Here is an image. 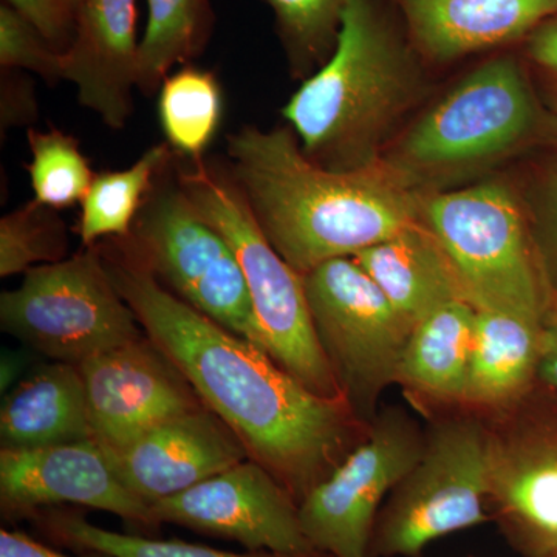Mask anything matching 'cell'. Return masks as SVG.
<instances>
[{"mask_svg":"<svg viewBox=\"0 0 557 557\" xmlns=\"http://www.w3.org/2000/svg\"><path fill=\"white\" fill-rule=\"evenodd\" d=\"M101 252L145 335L300 504L348 454L357 421L347 399L314 394L269 351L193 309L120 239Z\"/></svg>","mask_w":557,"mask_h":557,"instance_id":"6da1fadb","label":"cell"},{"mask_svg":"<svg viewBox=\"0 0 557 557\" xmlns=\"http://www.w3.org/2000/svg\"><path fill=\"white\" fill-rule=\"evenodd\" d=\"M226 150L231 177L260 230L300 276L423 223V194L383 160L359 170H329L310 160L285 127H244L230 135Z\"/></svg>","mask_w":557,"mask_h":557,"instance_id":"7a4b0ae2","label":"cell"},{"mask_svg":"<svg viewBox=\"0 0 557 557\" xmlns=\"http://www.w3.org/2000/svg\"><path fill=\"white\" fill-rule=\"evenodd\" d=\"M416 90V62L379 0H348L335 49L282 116L314 163L359 170L380 160L381 139Z\"/></svg>","mask_w":557,"mask_h":557,"instance_id":"3957f363","label":"cell"},{"mask_svg":"<svg viewBox=\"0 0 557 557\" xmlns=\"http://www.w3.org/2000/svg\"><path fill=\"white\" fill-rule=\"evenodd\" d=\"M178 186L236 255L274 361L314 394L344 397L319 346L302 276L267 239L234 178L203 160L189 161L178 170Z\"/></svg>","mask_w":557,"mask_h":557,"instance_id":"277c9868","label":"cell"},{"mask_svg":"<svg viewBox=\"0 0 557 557\" xmlns=\"http://www.w3.org/2000/svg\"><path fill=\"white\" fill-rule=\"evenodd\" d=\"M537 126L522 69L509 57L475 69L399 139L383 160L418 190L515 152Z\"/></svg>","mask_w":557,"mask_h":557,"instance_id":"5b68a950","label":"cell"},{"mask_svg":"<svg viewBox=\"0 0 557 557\" xmlns=\"http://www.w3.org/2000/svg\"><path fill=\"white\" fill-rule=\"evenodd\" d=\"M0 325L44 357L75 366L143 336L98 247L28 270L0 296Z\"/></svg>","mask_w":557,"mask_h":557,"instance_id":"8992f818","label":"cell"},{"mask_svg":"<svg viewBox=\"0 0 557 557\" xmlns=\"http://www.w3.org/2000/svg\"><path fill=\"white\" fill-rule=\"evenodd\" d=\"M421 215L475 309L541 321V289L525 222L508 186L490 182L423 194Z\"/></svg>","mask_w":557,"mask_h":557,"instance_id":"52a82bcc","label":"cell"},{"mask_svg":"<svg viewBox=\"0 0 557 557\" xmlns=\"http://www.w3.org/2000/svg\"><path fill=\"white\" fill-rule=\"evenodd\" d=\"M120 240L177 298L269 351L236 255L180 186L153 188Z\"/></svg>","mask_w":557,"mask_h":557,"instance_id":"ba28073f","label":"cell"},{"mask_svg":"<svg viewBox=\"0 0 557 557\" xmlns=\"http://www.w3.org/2000/svg\"><path fill=\"white\" fill-rule=\"evenodd\" d=\"M494 438L475 420L440 424L373 530L383 556H417L435 539L485 522Z\"/></svg>","mask_w":557,"mask_h":557,"instance_id":"9c48e42d","label":"cell"},{"mask_svg":"<svg viewBox=\"0 0 557 557\" xmlns=\"http://www.w3.org/2000/svg\"><path fill=\"white\" fill-rule=\"evenodd\" d=\"M319 346L354 413L372 416L392 381L412 329L355 258L321 263L304 274Z\"/></svg>","mask_w":557,"mask_h":557,"instance_id":"30bf717a","label":"cell"},{"mask_svg":"<svg viewBox=\"0 0 557 557\" xmlns=\"http://www.w3.org/2000/svg\"><path fill=\"white\" fill-rule=\"evenodd\" d=\"M424 442L401 410L384 412L369 438L300 502L311 547L330 557H368L381 502L416 467Z\"/></svg>","mask_w":557,"mask_h":557,"instance_id":"8fae6325","label":"cell"},{"mask_svg":"<svg viewBox=\"0 0 557 557\" xmlns=\"http://www.w3.org/2000/svg\"><path fill=\"white\" fill-rule=\"evenodd\" d=\"M153 525H174L239 542L249 552L309 555L299 504L251 458L150 505Z\"/></svg>","mask_w":557,"mask_h":557,"instance_id":"7c38bea8","label":"cell"},{"mask_svg":"<svg viewBox=\"0 0 557 557\" xmlns=\"http://www.w3.org/2000/svg\"><path fill=\"white\" fill-rule=\"evenodd\" d=\"M78 505L153 528L150 505L124 485L112 454L97 438L32 449H0L3 519H32L42 509Z\"/></svg>","mask_w":557,"mask_h":557,"instance_id":"4fadbf2b","label":"cell"},{"mask_svg":"<svg viewBox=\"0 0 557 557\" xmlns=\"http://www.w3.org/2000/svg\"><path fill=\"white\" fill-rule=\"evenodd\" d=\"M78 368L94 438L109 450L124 448L150 428L205 406L177 366L146 335Z\"/></svg>","mask_w":557,"mask_h":557,"instance_id":"5bb4252c","label":"cell"},{"mask_svg":"<svg viewBox=\"0 0 557 557\" xmlns=\"http://www.w3.org/2000/svg\"><path fill=\"white\" fill-rule=\"evenodd\" d=\"M110 454L124 485L149 505L249 458L228 424L207 406L172 417Z\"/></svg>","mask_w":557,"mask_h":557,"instance_id":"9a60e30c","label":"cell"},{"mask_svg":"<svg viewBox=\"0 0 557 557\" xmlns=\"http://www.w3.org/2000/svg\"><path fill=\"white\" fill-rule=\"evenodd\" d=\"M137 0H86L75 11V32L62 51V79L75 84L84 108L106 126H126L138 87Z\"/></svg>","mask_w":557,"mask_h":557,"instance_id":"2e32d148","label":"cell"},{"mask_svg":"<svg viewBox=\"0 0 557 557\" xmlns=\"http://www.w3.org/2000/svg\"><path fill=\"white\" fill-rule=\"evenodd\" d=\"M424 57L448 62L530 36L557 16V0H397Z\"/></svg>","mask_w":557,"mask_h":557,"instance_id":"e0dca14e","label":"cell"},{"mask_svg":"<svg viewBox=\"0 0 557 557\" xmlns=\"http://www.w3.org/2000/svg\"><path fill=\"white\" fill-rule=\"evenodd\" d=\"M490 496L523 552L557 557V440H494Z\"/></svg>","mask_w":557,"mask_h":557,"instance_id":"ac0fdd59","label":"cell"},{"mask_svg":"<svg viewBox=\"0 0 557 557\" xmlns=\"http://www.w3.org/2000/svg\"><path fill=\"white\" fill-rule=\"evenodd\" d=\"M354 258L410 329L443 304L467 299L453 262L424 222Z\"/></svg>","mask_w":557,"mask_h":557,"instance_id":"d6986e66","label":"cell"},{"mask_svg":"<svg viewBox=\"0 0 557 557\" xmlns=\"http://www.w3.org/2000/svg\"><path fill=\"white\" fill-rule=\"evenodd\" d=\"M94 438L86 386L78 366H40L3 397L2 448L32 449Z\"/></svg>","mask_w":557,"mask_h":557,"instance_id":"ffe728a7","label":"cell"},{"mask_svg":"<svg viewBox=\"0 0 557 557\" xmlns=\"http://www.w3.org/2000/svg\"><path fill=\"white\" fill-rule=\"evenodd\" d=\"M542 322L523 314L478 310L465 401L502 405L537 370Z\"/></svg>","mask_w":557,"mask_h":557,"instance_id":"44dd1931","label":"cell"},{"mask_svg":"<svg viewBox=\"0 0 557 557\" xmlns=\"http://www.w3.org/2000/svg\"><path fill=\"white\" fill-rule=\"evenodd\" d=\"M478 309L450 300L410 332L398 366V381L442 399H463Z\"/></svg>","mask_w":557,"mask_h":557,"instance_id":"7402d4cb","label":"cell"},{"mask_svg":"<svg viewBox=\"0 0 557 557\" xmlns=\"http://www.w3.org/2000/svg\"><path fill=\"white\" fill-rule=\"evenodd\" d=\"M170 145L146 150L127 170L95 174L83 200L78 236L84 248L95 247L101 239H127L139 211L145 207L157 178L166 172L171 161Z\"/></svg>","mask_w":557,"mask_h":557,"instance_id":"603a6c76","label":"cell"},{"mask_svg":"<svg viewBox=\"0 0 557 557\" xmlns=\"http://www.w3.org/2000/svg\"><path fill=\"white\" fill-rule=\"evenodd\" d=\"M223 95L218 76L209 70L183 67L163 81L159 90V119L168 145L189 161L203 160L218 135Z\"/></svg>","mask_w":557,"mask_h":557,"instance_id":"cb8c5ba5","label":"cell"},{"mask_svg":"<svg viewBox=\"0 0 557 557\" xmlns=\"http://www.w3.org/2000/svg\"><path fill=\"white\" fill-rule=\"evenodd\" d=\"M30 520L51 544L79 553L98 552L113 557H330L319 552L309 555H278L269 552L237 555L175 539L159 541L137 534H121L94 525L78 509L47 508L36 512Z\"/></svg>","mask_w":557,"mask_h":557,"instance_id":"d4e9b609","label":"cell"},{"mask_svg":"<svg viewBox=\"0 0 557 557\" xmlns=\"http://www.w3.org/2000/svg\"><path fill=\"white\" fill-rule=\"evenodd\" d=\"M148 24L139 40L138 89L160 90L178 62L196 57L211 28L208 0H146Z\"/></svg>","mask_w":557,"mask_h":557,"instance_id":"484cf974","label":"cell"},{"mask_svg":"<svg viewBox=\"0 0 557 557\" xmlns=\"http://www.w3.org/2000/svg\"><path fill=\"white\" fill-rule=\"evenodd\" d=\"M28 148L32 161L27 170L35 200L51 209L83 203L95 174L78 139L58 129H30Z\"/></svg>","mask_w":557,"mask_h":557,"instance_id":"4316f807","label":"cell"},{"mask_svg":"<svg viewBox=\"0 0 557 557\" xmlns=\"http://www.w3.org/2000/svg\"><path fill=\"white\" fill-rule=\"evenodd\" d=\"M67 231L57 209L35 199L0 220V276L27 273L67 256Z\"/></svg>","mask_w":557,"mask_h":557,"instance_id":"83f0119b","label":"cell"},{"mask_svg":"<svg viewBox=\"0 0 557 557\" xmlns=\"http://www.w3.org/2000/svg\"><path fill=\"white\" fill-rule=\"evenodd\" d=\"M296 67L329 60L348 0H265Z\"/></svg>","mask_w":557,"mask_h":557,"instance_id":"f1b7e54d","label":"cell"},{"mask_svg":"<svg viewBox=\"0 0 557 557\" xmlns=\"http://www.w3.org/2000/svg\"><path fill=\"white\" fill-rule=\"evenodd\" d=\"M0 65L28 70L50 84L62 79V51L9 3L0 7Z\"/></svg>","mask_w":557,"mask_h":557,"instance_id":"f546056e","label":"cell"},{"mask_svg":"<svg viewBox=\"0 0 557 557\" xmlns=\"http://www.w3.org/2000/svg\"><path fill=\"white\" fill-rule=\"evenodd\" d=\"M7 3L30 21L54 49H67L75 32V16L62 0H7Z\"/></svg>","mask_w":557,"mask_h":557,"instance_id":"4dcf8cb0","label":"cell"},{"mask_svg":"<svg viewBox=\"0 0 557 557\" xmlns=\"http://www.w3.org/2000/svg\"><path fill=\"white\" fill-rule=\"evenodd\" d=\"M38 116L35 89L25 76L3 70L0 87V126L5 129L30 124Z\"/></svg>","mask_w":557,"mask_h":557,"instance_id":"1f68e13d","label":"cell"},{"mask_svg":"<svg viewBox=\"0 0 557 557\" xmlns=\"http://www.w3.org/2000/svg\"><path fill=\"white\" fill-rule=\"evenodd\" d=\"M0 557H113L98 552H81L78 556L65 555L36 541L24 531H0Z\"/></svg>","mask_w":557,"mask_h":557,"instance_id":"d6a6232c","label":"cell"},{"mask_svg":"<svg viewBox=\"0 0 557 557\" xmlns=\"http://www.w3.org/2000/svg\"><path fill=\"white\" fill-rule=\"evenodd\" d=\"M527 51L539 67L557 79V16L528 36Z\"/></svg>","mask_w":557,"mask_h":557,"instance_id":"836d02e7","label":"cell"},{"mask_svg":"<svg viewBox=\"0 0 557 557\" xmlns=\"http://www.w3.org/2000/svg\"><path fill=\"white\" fill-rule=\"evenodd\" d=\"M542 226L549 251L557 259V168L548 175L542 194Z\"/></svg>","mask_w":557,"mask_h":557,"instance_id":"e575fe53","label":"cell"},{"mask_svg":"<svg viewBox=\"0 0 557 557\" xmlns=\"http://www.w3.org/2000/svg\"><path fill=\"white\" fill-rule=\"evenodd\" d=\"M537 372L542 379L557 388V319L547 327H542Z\"/></svg>","mask_w":557,"mask_h":557,"instance_id":"d590c367","label":"cell"},{"mask_svg":"<svg viewBox=\"0 0 557 557\" xmlns=\"http://www.w3.org/2000/svg\"><path fill=\"white\" fill-rule=\"evenodd\" d=\"M84 2H86V0H62L65 9H67L73 16H75L76 9H78L79 5H83Z\"/></svg>","mask_w":557,"mask_h":557,"instance_id":"8d00e7d4","label":"cell"}]
</instances>
